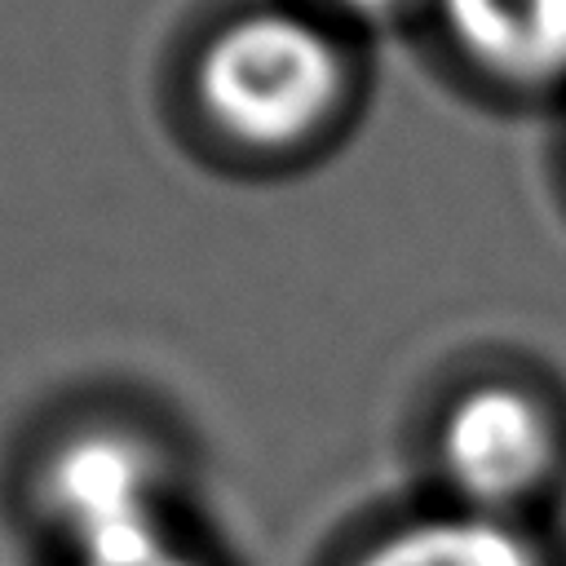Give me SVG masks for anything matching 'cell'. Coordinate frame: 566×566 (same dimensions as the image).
Returning <instances> with one entry per match:
<instances>
[{"label":"cell","mask_w":566,"mask_h":566,"mask_svg":"<svg viewBox=\"0 0 566 566\" xmlns=\"http://www.w3.org/2000/svg\"><path fill=\"white\" fill-rule=\"evenodd\" d=\"M358 566H553V562L517 517L455 509L389 531L363 553Z\"/></svg>","instance_id":"5"},{"label":"cell","mask_w":566,"mask_h":566,"mask_svg":"<svg viewBox=\"0 0 566 566\" xmlns=\"http://www.w3.org/2000/svg\"><path fill=\"white\" fill-rule=\"evenodd\" d=\"M327 4H336V9H345V13L380 18V13H394V9H398V4H407V0H327Z\"/></svg>","instance_id":"7"},{"label":"cell","mask_w":566,"mask_h":566,"mask_svg":"<svg viewBox=\"0 0 566 566\" xmlns=\"http://www.w3.org/2000/svg\"><path fill=\"white\" fill-rule=\"evenodd\" d=\"M49 504L75 535L80 557L159 531L155 460L119 433L71 438L49 464Z\"/></svg>","instance_id":"3"},{"label":"cell","mask_w":566,"mask_h":566,"mask_svg":"<svg viewBox=\"0 0 566 566\" xmlns=\"http://www.w3.org/2000/svg\"><path fill=\"white\" fill-rule=\"evenodd\" d=\"M80 566H199V562H190L186 553H177L164 531H146L137 539H124V544L84 553Z\"/></svg>","instance_id":"6"},{"label":"cell","mask_w":566,"mask_h":566,"mask_svg":"<svg viewBox=\"0 0 566 566\" xmlns=\"http://www.w3.org/2000/svg\"><path fill=\"white\" fill-rule=\"evenodd\" d=\"M340 93V53L301 13L261 9L230 22L199 62L208 115L239 142L292 146L323 124Z\"/></svg>","instance_id":"1"},{"label":"cell","mask_w":566,"mask_h":566,"mask_svg":"<svg viewBox=\"0 0 566 566\" xmlns=\"http://www.w3.org/2000/svg\"><path fill=\"white\" fill-rule=\"evenodd\" d=\"M438 469L464 509L513 517L562 469L557 416L526 385H469L438 424Z\"/></svg>","instance_id":"2"},{"label":"cell","mask_w":566,"mask_h":566,"mask_svg":"<svg viewBox=\"0 0 566 566\" xmlns=\"http://www.w3.org/2000/svg\"><path fill=\"white\" fill-rule=\"evenodd\" d=\"M455 49L500 84H566V0H438Z\"/></svg>","instance_id":"4"}]
</instances>
